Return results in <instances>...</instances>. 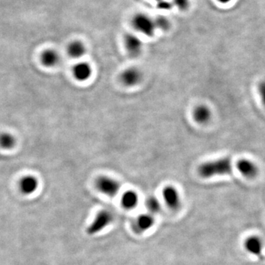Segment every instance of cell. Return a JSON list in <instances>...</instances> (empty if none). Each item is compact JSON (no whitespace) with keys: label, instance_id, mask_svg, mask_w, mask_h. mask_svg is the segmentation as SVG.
Masks as SVG:
<instances>
[{"label":"cell","instance_id":"obj_1","mask_svg":"<svg viewBox=\"0 0 265 265\" xmlns=\"http://www.w3.org/2000/svg\"><path fill=\"white\" fill-rule=\"evenodd\" d=\"M198 172L203 179H210L217 175H230L233 172L232 160L231 158L225 157L204 162L200 165Z\"/></svg>","mask_w":265,"mask_h":265},{"label":"cell","instance_id":"obj_2","mask_svg":"<svg viewBox=\"0 0 265 265\" xmlns=\"http://www.w3.org/2000/svg\"><path fill=\"white\" fill-rule=\"evenodd\" d=\"M114 220V216L111 211L105 209L101 210L98 211L89 226L87 227V234L88 235H95L101 232L108 225H111Z\"/></svg>","mask_w":265,"mask_h":265},{"label":"cell","instance_id":"obj_3","mask_svg":"<svg viewBox=\"0 0 265 265\" xmlns=\"http://www.w3.org/2000/svg\"><path fill=\"white\" fill-rule=\"evenodd\" d=\"M132 26L139 33L152 37L154 36L156 27L154 20L144 14H137L131 20Z\"/></svg>","mask_w":265,"mask_h":265},{"label":"cell","instance_id":"obj_4","mask_svg":"<svg viewBox=\"0 0 265 265\" xmlns=\"http://www.w3.org/2000/svg\"><path fill=\"white\" fill-rule=\"evenodd\" d=\"M95 186L101 193L110 198H114L120 192L121 184L111 177L101 175L95 181Z\"/></svg>","mask_w":265,"mask_h":265},{"label":"cell","instance_id":"obj_5","mask_svg":"<svg viewBox=\"0 0 265 265\" xmlns=\"http://www.w3.org/2000/svg\"><path fill=\"white\" fill-rule=\"evenodd\" d=\"M162 197L166 206L172 211H179L182 207L180 194L175 186H165L162 191Z\"/></svg>","mask_w":265,"mask_h":265},{"label":"cell","instance_id":"obj_6","mask_svg":"<svg viewBox=\"0 0 265 265\" xmlns=\"http://www.w3.org/2000/svg\"><path fill=\"white\" fill-rule=\"evenodd\" d=\"M142 71L137 67H129L122 71L120 79L122 83L127 87H134L139 85L143 81Z\"/></svg>","mask_w":265,"mask_h":265},{"label":"cell","instance_id":"obj_7","mask_svg":"<svg viewBox=\"0 0 265 265\" xmlns=\"http://www.w3.org/2000/svg\"><path fill=\"white\" fill-rule=\"evenodd\" d=\"M124 47L131 57L137 58L141 54L143 50V42L136 35L128 33L124 38Z\"/></svg>","mask_w":265,"mask_h":265},{"label":"cell","instance_id":"obj_8","mask_svg":"<svg viewBox=\"0 0 265 265\" xmlns=\"http://www.w3.org/2000/svg\"><path fill=\"white\" fill-rule=\"evenodd\" d=\"M239 172L247 179H254L259 173V168L256 163L248 159H243L237 163Z\"/></svg>","mask_w":265,"mask_h":265},{"label":"cell","instance_id":"obj_9","mask_svg":"<svg viewBox=\"0 0 265 265\" xmlns=\"http://www.w3.org/2000/svg\"><path fill=\"white\" fill-rule=\"evenodd\" d=\"M154 224L155 218L153 214H141L136 220L135 224H134V231L138 234H143L150 230Z\"/></svg>","mask_w":265,"mask_h":265},{"label":"cell","instance_id":"obj_10","mask_svg":"<svg viewBox=\"0 0 265 265\" xmlns=\"http://www.w3.org/2000/svg\"><path fill=\"white\" fill-rule=\"evenodd\" d=\"M74 78L77 81L84 82L88 81L92 75V68L89 63L86 62H80L75 65L72 69Z\"/></svg>","mask_w":265,"mask_h":265},{"label":"cell","instance_id":"obj_11","mask_svg":"<svg viewBox=\"0 0 265 265\" xmlns=\"http://www.w3.org/2000/svg\"><path fill=\"white\" fill-rule=\"evenodd\" d=\"M194 120L199 124H205L211 120L212 117V112L211 109L208 108V105H197L194 108L192 112Z\"/></svg>","mask_w":265,"mask_h":265},{"label":"cell","instance_id":"obj_12","mask_svg":"<svg viewBox=\"0 0 265 265\" xmlns=\"http://www.w3.org/2000/svg\"><path fill=\"white\" fill-rule=\"evenodd\" d=\"M245 248L250 254L259 256L262 253L264 248L263 242L257 236L247 237L245 241Z\"/></svg>","mask_w":265,"mask_h":265},{"label":"cell","instance_id":"obj_13","mask_svg":"<svg viewBox=\"0 0 265 265\" xmlns=\"http://www.w3.org/2000/svg\"><path fill=\"white\" fill-rule=\"evenodd\" d=\"M139 195L135 191L128 190L122 194L121 197V204L123 208L132 210L137 208L139 204Z\"/></svg>","mask_w":265,"mask_h":265},{"label":"cell","instance_id":"obj_14","mask_svg":"<svg viewBox=\"0 0 265 265\" xmlns=\"http://www.w3.org/2000/svg\"><path fill=\"white\" fill-rule=\"evenodd\" d=\"M21 192L26 195H30L36 192L39 186V181L33 175H27L21 179L20 183Z\"/></svg>","mask_w":265,"mask_h":265},{"label":"cell","instance_id":"obj_15","mask_svg":"<svg viewBox=\"0 0 265 265\" xmlns=\"http://www.w3.org/2000/svg\"><path fill=\"white\" fill-rule=\"evenodd\" d=\"M41 61L44 66L53 67L60 61V56L54 50H47L42 53Z\"/></svg>","mask_w":265,"mask_h":265},{"label":"cell","instance_id":"obj_16","mask_svg":"<svg viewBox=\"0 0 265 265\" xmlns=\"http://www.w3.org/2000/svg\"><path fill=\"white\" fill-rule=\"evenodd\" d=\"M68 54L73 59H80L85 54L86 48L84 43L80 41H75L69 43L67 48Z\"/></svg>","mask_w":265,"mask_h":265},{"label":"cell","instance_id":"obj_17","mask_svg":"<svg viewBox=\"0 0 265 265\" xmlns=\"http://www.w3.org/2000/svg\"><path fill=\"white\" fill-rule=\"evenodd\" d=\"M17 144V140L13 134L10 133H2L0 134V147L3 149L14 148Z\"/></svg>","mask_w":265,"mask_h":265},{"label":"cell","instance_id":"obj_18","mask_svg":"<svg viewBox=\"0 0 265 265\" xmlns=\"http://www.w3.org/2000/svg\"><path fill=\"white\" fill-rule=\"evenodd\" d=\"M145 205L146 208L151 214H158L162 210V204H161L160 201L154 196L149 197L146 200Z\"/></svg>","mask_w":265,"mask_h":265},{"label":"cell","instance_id":"obj_19","mask_svg":"<svg viewBox=\"0 0 265 265\" xmlns=\"http://www.w3.org/2000/svg\"><path fill=\"white\" fill-rule=\"evenodd\" d=\"M155 24H156V29H159L161 30H169L170 27V23L169 20L164 17H159L156 20H154Z\"/></svg>","mask_w":265,"mask_h":265},{"label":"cell","instance_id":"obj_20","mask_svg":"<svg viewBox=\"0 0 265 265\" xmlns=\"http://www.w3.org/2000/svg\"><path fill=\"white\" fill-rule=\"evenodd\" d=\"M173 4L179 9L184 11L189 8V0H173Z\"/></svg>","mask_w":265,"mask_h":265},{"label":"cell","instance_id":"obj_21","mask_svg":"<svg viewBox=\"0 0 265 265\" xmlns=\"http://www.w3.org/2000/svg\"><path fill=\"white\" fill-rule=\"evenodd\" d=\"M258 89H259V95H260L262 103L264 104L265 107V80L261 81L260 83L259 84V86H258Z\"/></svg>","mask_w":265,"mask_h":265},{"label":"cell","instance_id":"obj_22","mask_svg":"<svg viewBox=\"0 0 265 265\" xmlns=\"http://www.w3.org/2000/svg\"><path fill=\"white\" fill-rule=\"evenodd\" d=\"M219 2L223 4L228 3V2H231V0H217Z\"/></svg>","mask_w":265,"mask_h":265},{"label":"cell","instance_id":"obj_23","mask_svg":"<svg viewBox=\"0 0 265 265\" xmlns=\"http://www.w3.org/2000/svg\"><path fill=\"white\" fill-rule=\"evenodd\" d=\"M157 1H159V2H161V1H162V0H157Z\"/></svg>","mask_w":265,"mask_h":265}]
</instances>
